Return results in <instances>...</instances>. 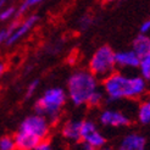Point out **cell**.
Returning a JSON list of instances; mask_svg holds the SVG:
<instances>
[{
  "instance_id": "6da1fadb",
  "label": "cell",
  "mask_w": 150,
  "mask_h": 150,
  "mask_svg": "<svg viewBox=\"0 0 150 150\" xmlns=\"http://www.w3.org/2000/svg\"><path fill=\"white\" fill-rule=\"evenodd\" d=\"M101 83V89L111 101L136 100L142 98L146 92V81L137 74H126L122 72H112L105 77Z\"/></svg>"
},
{
  "instance_id": "7a4b0ae2",
  "label": "cell",
  "mask_w": 150,
  "mask_h": 150,
  "mask_svg": "<svg viewBox=\"0 0 150 150\" xmlns=\"http://www.w3.org/2000/svg\"><path fill=\"white\" fill-rule=\"evenodd\" d=\"M50 121L39 114H31L26 116L18 125L13 139L16 150H34L42 140L47 139L51 132Z\"/></svg>"
},
{
  "instance_id": "3957f363",
  "label": "cell",
  "mask_w": 150,
  "mask_h": 150,
  "mask_svg": "<svg viewBox=\"0 0 150 150\" xmlns=\"http://www.w3.org/2000/svg\"><path fill=\"white\" fill-rule=\"evenodd\" d=\"M99 79L88 69L73 71L66 82L67 98L73 106H86L87 101L96 89H99Z\"/></svg>"
},
{
  "instance_id": "277c9868",
  "label": "cell",
  "mask_w": 150,
  "mask_h": 150,
  "mask_svg": "<svg viewBox=\"0 0 150 150\" xmlns=\"http://www.w3.org/2000/svg\"><path fill=\"white\" fill-rule=\"evenodd\" d=\"M67 93L61 87H50L45 89L34 103V112L47 117L51 125L60 121L62 109L66 105Z\"/></svg>"
},
{
  "instance_id": "5b68a950",
  "label": "cell",
  "mask_w": 150,
  "mask_h": 150,
  "mask_svg": "<svg viewBox=\"0 0 150 150\" xmlns=\"http://www.w3.org/2000/svg\"><path fill=\"white\" fill-rule=\"evenodd\" d=\"M115 50L109 45H101L96 49L88 61V70L98 79H104L116 71Z\"/></svg>"
},
{
  "instance_id": "8992f818",
  "label": "cell",
  "mask_w": 150,
  "mask_h": 150,
  "mask_svg": "<svg viewBox=\"0 0 150 150\" xmlns=\"http://www.w3.org/2000/svg\"><path fill=\"white\" fill-rule=\"evenodd\" d=\"M79 143H86L94 146L95 149H100L106 145V137L103 134L93 120H82L81 125V142Z\"/></svg>"
},
{
  "instance_id": "52a82bcc",
  "label": "cell",
  "mask_w": 150,
  "mask_h": 150,
  "mask_svg": "<svg viewBox=\"0 0 150 150\" xmlns=\"http://www.w3.org/2000/svg\"><path fill=\"white\" fill-rule=\"evenodd\" d=\"M99 123L104 127H110V128H123L128 127L132 123L131 117L126 112L114 109V108H105L99 112Z\"/></svg>"
},
{
  "instance_id": "ba28073f",
  "label": "cell",
  "mask_w": 150,
  "mask_h": 150,
  "mask_svg": "<svg viewBox=\"0 0 150 150\" xmlns=\"http://www.w3.org/2000/svg\"><path fill=\"white\" fill-rule=\"evenodd\" d=\"M38 22H39V16L35 15V13L29 15V16H27L23 20H20L18 23L16 25V27L13 28L12 33L10 34L9 39L6 40L5 45L6 47H12V45H15V44H17L20 40H22L29 32L32 31Z\"/></svg>"
},
{
  "instance_id": "9c48e42d",
  "label": "cell",
  "mask_w": 150,
  "mask_h": 150,
  "mask_svg": "<svg viewBox=\"0 0 150 150\" xmlns=\"http://www.w3.org/2000/svg\"><path fill=\"white\" fill-rule=\"evenodd\" d=\"M115 61L117 69L133 70V69H138L140 56L133 49L115 51Z\"/></svg>"
},
{
  "instance_id": "30bf717a",
  "label": "cell",
  "mask_w": 150,
  "mask_h": 150,
  "mask_svg": "<svg viewBox=\"0 0 150 150\" xmlns=\"http://www.w3.org/2000/svg\"><path fill=\"white\" fill-rule=\"evenodd\" d=\"M81 125H82V120H74V118L66 120L60 127V134H61L65 140L70 142V143H79Z\"/></svg>"
},
{
  "instance_id": "8fae6325",
  "label": "cell",
  "mask_w": 150,
  "mask_h": 150,
  "mask_svg": "<svg viewBox=\"0 0 150 150\" xmlns=\"http://www.w3.org/2000/svg\"><path fill=\"white\" fill-rule=\"evenodd\" d=\"M117 150H146V139L137 132L127 133L118 143Z\"/></svg>"
},
{
  "instance_id": "7c38bea8",
  "label": "cell",
  "mask_w": 150,
  "mask_h": 150,
  "mask_svg": "<svg viewBox=\"0 0 150 150\" xmlns=\"http://www.w3.org/2000/svg\"><path fill=\"white\" fill-rule=\"evenodd\" d=\"M132 49L140 57L150 55V35L139 33V35H137L132 43Z\"/></svg>"
},
{
  "instance_id": "4fadbf2b",
  "label": "cell",
  "mask_w": 150,
  "mask_h": 150,
  "mask_svg": "<svg viewBox=\"0 0 150 150\" xmlns=\"http://www.w3.org/2000/svg\"><path fill=\"white\" fill-rule=\"evenodd\" d=\"M137 120L142 125H150V96L139 104L137 109Z\"/></svg>"
},
{
  "instance_id": "5bb4252c",
  "label": "cell",
  "mask_w": 150,
  "mask_h": 150,
  "mask_svg": "<svg viewBox=\"0 0 150 150\" xmlns=\"http://www.w3.org/2000/svg\"><path fill=\"white\" fill-rule=\"evenodd\" d=\"M105 94H104V92H103V89H96V91L89 96V99H88V101H87V105L86 106H88V108H91V109H96V108H100L101 105H103V103H104V100H105Z\"/></svg>"
},
{
  "instance_id": "9a60e30c",
  "label": "cell",
  "mask_w": 150,
  "mask_h": 150,
  "mask_svg": "<svg viewBox=\"0 0 150 150\" xmlns=\"http://www.w3.org/2000/svg\"><path fill=\"white\" fill-rule=\"evenodd\" d=\"M138 70H139V76H142L146 82L150 81V55L140 57Z\"/></svg>"
},
{
  "instance_id": "2e32d148",
  "label": "cell",
  "mask_w": 150,
  "mask_h": 150,
  "mask_svg": "<svg viewBox=\"0 0 150 150\" xmlns=\"http://www.w3.org/2000/svg\"><path fill=\"white\" fill-rule=\"evenodd\" d=\"M42 1H44V0H23V1L21 3V5L17 7L16 16H15V18H20L23 13H26L28 10H31L32 7L39 5Z\"/></svg>"
},
{
  "instance_id": "e0dca14e",
  "label": "cell",
  "mask_w": 150,
  "mask_h": 150,
  "mask_svg": "<svg viewBox=\"0 0 150 150\" xmlns=\"http://www.w3.org/2000/svg\"><path fill=\"white\" fill-rule=\"evenodd\" d=\"M18 21H20V18H13V20L10 22L9 26L5 27V28H3V29H0V45H5L6 40L9 39L10 34L12 33L13 28L16 27V25L18 23Z\"/></svg>"
},
{
  "instance_id": "ac0fdd59",
  "label": "cell",
  "mask_w": 150,
  "mask_h": 150,
  "mask_svg": "<svg viewBox=\"0 0 150 150\" xmlns=\"http://www.w3.org/2000/svg\"><path fill=\"white\" fill-rule=\"evenodd\" d=\"M16 7L15 6H7V7H3L0 10V21L1 22H6V21H12L16 16Z\"/></svg>"
},
{
  "instance_id": "d6986e66",
  "label": "cell",
  "mask_w": 150,
  "mask_h": 150,
  "mask_svg": "<svg viewBox=\"0 0 150 150\" xmlns=\"http://www.w3.org/2000/svg\"><path fill=\"white\" fill-rule=\"evenodd\" d=\"M0 150H16L13 136H3L0 137Z\"/></svg>"
},
{
  "instance_id": "ffe728a7",
  "label": "cell",
  "mask_w": 150,
  "mask_h": 150,
  "mask_svg": "<svg viewBox=\"0 0 150 150\" xmlns=\"http://www.w3.org/2000/svg\"><path fill=\"white\" fill-rule=\"evenodd\" d=\"M39 84H40V81H39L38 78H35V79H33L32 82H29V84L27 86V89H26L25 99H31L32 96L34 95V93L38 91Z\"/></svg>"
},
{
  "instance_id": "44dd1931",
  "label": "cell",
  "mask_w": 150,
  "mask_h": 150,
  "mask_svg": "<svg viewBox=\"0 0 150 150\" xmlns=\"http://www.w3.org/2000/svg\"><path fill=\"white\" fill-rule=\"evenodd\" d=\"M34 150H55V146L52 145V143L47 138V139L42 140L40 143L34 148Z\"/></svg>"
},
{
  "instance_id": "7402d4cb",
  "label": "cell",
  "mask_w": 150,
  "mask_h": 150,
  "mask_svg": "<svg viewBox=\"0 0 150 150\" xmlns=\"http://www.w3.org/2000/svg\"><path fill=\"white\" fill-rule=\"evenodd\" d=\"M93 23V18L91 16H88V15H86V16H82L81 20H79V26L82 29H87L88 27H91Z\"/></svg>"
},
{
  "instance_id": "603a6c76",
  "label": "cell",
  "mask_w": 150,
  "mask_h": 150,
  "mask_svg": "<svg viewBox=\"0 0 150 150\" xmlns=\"http://www.w3.org/2000/svg\"><path fill=\"white\" fill-rule=\"evenodd\" d=\"M139 33L140 34H149L150 33V20H145L142 22L139 26Z\"/></svg>"
},
{
  "instance_id": "cb8c5ba5",
  "label": "cell",
  "mask_w": 150,
  "mask_h": 150,
  "mask_svg": "<svg viewBox=\"0 0 150 150\" xmlns=\"http://www.w3.org/2000/svg\"><path fill=\"white\" fill-rule=\"evenodd\" d=\"M6 71V64L5 62H0V78L3 77V74Z\"/></svg>"
},
{
  "instance_id": "d4e9b609",
  "label": "cell",
  "mask_w": 150,
  "mask_h": 150,
  "mask_svg": "<svg viewBox=\"0 0 150 150\" xmlns=\"http://www.w3.org/2000/svg\"><path fill=\"white\" fill-rule=\"evenodd\" d=\"M81 144H82V150H98L89 144H86V143H81Z\"/></svg>"
},
{
  "instance_id": "484cf974",
  "label": "cell",
  "mask_w": 150,
  "mask_h": 150,
  "mask_svg": "<svg viewBox=\"0 0 150 150\" xmlns=\"http://www.w3.org/2000/svg\"><path fill=\"white\" fill-rule=\"evenodd\" d=\"M99 150H115V149H114V148H111V146H106V145H105V146L100 148Z\"/></svg>"
},
{
  "instance_id": "4316f807",
  "label": "cell",
  "mask_w": 150,
  "mask_h": 150,
  "mask_svg": "<svg viewBox=\"0 0 150 150\" xmlns=\"http://www.w3.org/2000/svg\"><path fill=\"white\" fill-rule=\"evenodd\" d=\"M105 3H114V1H116V0H104Z\"/></svg>"
}]
</instances>
